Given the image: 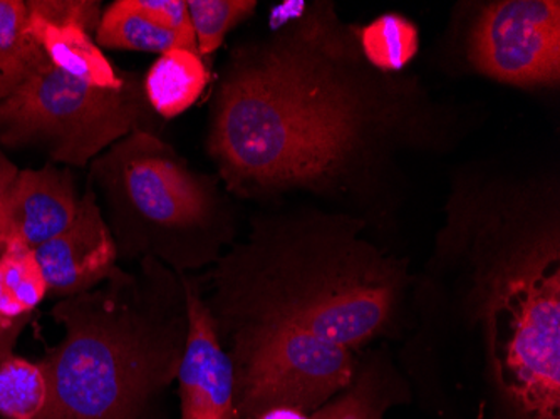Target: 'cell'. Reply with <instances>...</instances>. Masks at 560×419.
I'll return each instance as SVG.
<instances>
[{
	"label": "cell",
	"mask_w": 560,
	"mask_h": 419,
	"mask_svg": "<svg viewBox=\"0 0 560 419\" xmlns=\"http://www.w3.org/2000/svg\"><path fill=\"white\" fill-rule=\"evenodd\" d=\"M370 101L316 25L237 47L212 106L209 153L244 197L320 187L363 144Z\"/></svg>",
	"instance_id": "1"
},
{
	"label": "cell",
	"mask_w": 560,
	"mask_h": 419,
	"mask_svg": "<svg viewBox=\"0 0 560 419\" xmlns=\"http://www.w3.org/2000/svg\"><path fill=\"white\" fill-rule=\"evenodd\" d=\"M50 316L65 329L43 359L55 419H148L184 358L185 277L148 255L61 299Z\"/></svg>",
	"instance_id": "2"
},
{
	"label": "cell",
	"mask_w": 560,
	"mask_h": 419,
	"mask_svg": "<svg viewBox=\"0 0 560 419\" xmlns=\"http://www.w3.org/2000/svg\"><path fill=\"white\" fill-rule=\"evenodd\" d=\"M380 267L336 266L316 222L269 219L222 258L203 302L217 333L292 327L349 349L380 333L392 314L395 280Z\"/></svg>",
	"instance_id": "3"
},
{
	"label": "cell",
	"mask_w": 560,
	"mask_h": 419,
	"mask_svg": "<svg viewBox=\"0 0 560 419\" xmlns=\"http://www.w3.org/2000/svg\"><path fill=\"white\" fill-rule=\"evenodd\" d=\"M118 257L173 264V242L210 225L215 195L155 131L138 129L91 162Z\"/></svg>",
	"instance_id": "4"
},
{
	"label": "cell",
	"mask_w": 560,
	"mask_h": 419,
	"mask_svg": "<svg viewBox=\"0 0 560 419\" xmlns=\"http://www.w3.org/2000/svg\"><path fill=\"white\" fill-rule=\"evenodd\" d=\"M490 359L502 393L530 419H560L559 248L537 242L492 283Z\"/></svg>",
	"instance_id": "5"
},
{
	"label": "cell",
	"mask_w": 560,
	"mask_h": 419,
	"mask_svg": "<svg viewBox=\"0 0 560 419\" xmlns=\"http://www.w3.org/2000/svg\"><path fill=\"white\" fill-rule=\"evenodd\" d=\"M153 113L133 72L119 90H100L49 65L0 101V147L83 168L133 131H155Z\"/></svg>",
	"instance_id": "6"
},
{
	"label": "cell",
	"mask_w": 560,
	"mask_h": 419,
	"mask_svg": "<svg viewBox=\"0 0 560 419\" xmlns=\"http://www.w3.org/2000/svg\"><path fill=\"white\" fill-rule=\"evenodd\" d=\"M219 337L234 365L241 419L273 408L314 412L349 386L354 373L348 348L292 327H238Z\"/></svg>",
	"instance_id": "7"
},
{
	"label": "cell",
	"mask_w": 560,
	"mask_h": 419,
	"mask_svg": "<svg viewBox=\"0 0 560 419\" xmlns=\"http://www.w3.org/2000/svg\"><path fill=\"white\" fill-rule=\"evenodd\" d=\"M470 61L483 74L517 86L556 84L560 74L557 0H500L481 11Z\"/></svg>",
	"instance_id": "8"
},
{
	"label": "cell",
	"mask_w": 560,
	"mask_h": 419,
	"mask_svg": "<svg viewBox=\"0 0 560 419\" xmlns=\"http://www.w3.org/2000/svg\"><path fill=\"white\" fill-rule=\"evenodd\" d=\"M188 333L178 368L182 419H241L235 408L234 365L223 349L200 292L185 279Z\"/></svg>",
	"instance_id": "9"
},
{
	"label": "cell",
	"mask_w": 560,
	"mask_h": 419,
	"mask_svg": "<svg viewBox=\"0 0 560 419\" xmlns=\"http://www.w3.org/2000/svg\"><path fill=\"white\" fill-rule=\"evenodd\" d=\"M49 294L71 298L100 286L118 264V247L96 191L88 183L74 222L36 248Z\"/></svg>",
	"instance_id": "10"
},
{
	"label": "cell",
	"mask_w": 560,
	"mask_h": 419,
	"mask_svg": "<svg viewBox=\"0 0 560 419\" xmlns=\"http://www.w3.org/2000/svg\"><path fill=\"white\" fill-rule=\"evenodd\" d=\"M80 200L68 168L21 170L0 203L5 244L22 242L36 251L74 222Z\"/></svg>",
	"instance_id": "11"
},
{
	"label": "cell",
	"mask_w": 560,
	"mask_h": 419,
	"mask_svg": "<svg viewBox=\"0 0 560 419\" xmlns=\"http://www.w3.org/2000/svg\"><path fill=\"white\" fill-rule=\"evenodd\" d=\"M27 30L50 65L59 71L100 90H119L125 86L128 72L116 71L86 31L75 25L52 24L31 12Z\"/></svg>",
	"instance_id": "12"
},
{
	"label": "cell",
	"mask_w": 560,
	"mask_h": 419,
	"mask_svg": "<svg viewBox=\"0 0 560 419\" xmlns=\"http://www.w3.org/2000/svg\"><path fill=\"white\" fill-rule=\"evenodd\" d=\"M209 84V71L201 56L185 47L166 50L148 69L143 90L156 115L173 119L190 109Z\"/></svg>",
	"instance_id": "13"
},
{
	"label": "cell",
	"mask_w": 560,
	"mask_h": 419,
	"mask_svg": "<svg viewBox=\"0 0 560 419\" xmlns=\"http://www.w3.org/2000/svg\"><path fill=\"white\" fill-rule=\"evenodd\" d=\"M27 18L22 0H0V101L50 65L27 30Z\"/></svg>",
	"instance_id": "14"
},
{
	"label": "cell",
	"mask_w": 560,
	"mask_h": 419,
	"mask_svg": "<svg viewBox=\"0 0 560 419\" xmlns=\"http://www.w3.org/2000/svg\"><path fill=\"white\" fill-rule=\"evenodd\" d=\"M0 419H55V395L43 361H0Z\"/></svg>",
	"instance_id": "15"
},
{
	"label": "cell",
	"mask_w": 560,
	"mask_h": 419,
	"mask_svg": "<svg viewBox=\"0 0 560 419\" xmlns=\"http://www.w3.org/2000/svg\"><path fill=\"white\" fill-rule=\"evenodd\" d=\"M49 294L36 251L8 242L0 252V314L9 319L31 316Z\"/></svg>",
	"instance_id": "16"
},
{
	"label": "cell",
	"mask_w": 560,
	"mask_h": 419,
	"mask_svg": "<svg viewBox=\"0 0 560 419\" xmlns=\"http://www.w3.org/2000/svg\"><path fill=\"white\" fill-rule=\"evenodd\" d=\"M94 36L97 46L105 49L141 50L163 55L173 47H184L175 34L163 30L138 12L131 0H118L103 9Z\"/></svg>",
	"instance_id": "17"
},
{
	"label": "cell",
	"mask_w": 560,
	"mask_h": 419,
	"mask_svg": "<svg viewBox=\"0 0 560 419\" xmlns=\"http://www.w3.org/2000/svg\"><path fill=\"white\" fill-rule=\"evenodd\" d=\"M360 39L368 61L386 72L401 71L420 49L417 25L396 14L374 19L361 31Z\"/></svg>",
	"instance_id": "18"
},
{
	"label": "cell",
	"mask_w": 560,
	"mask_h": 419,
	"mask_svg": "<svg viewBox=\"0 0 560 419\" xmlns=\"http://www.w3.org/2000/svg\"><path fill=\"white\" fill-rule=\"evenodd\" d=\"M197 50L210 56L219 49L226 34L256 11L254 0H188Z\"/></svg>",
	"instance_id": "19"
},
{
	"label": "cell",
	"mask_w": 560,
	"mask_h": 419,
	"mask_svg": "<svg viewBox=\"0 0 560 419\" xmlns=\"http://www.w3.org/2000/svg\"><path fill=\"white\" fill-rule=\"evenodd\" d=\"M27 11L44 21L59 25H75L90 36L96 34L100 25L101 2L94 0H27Z\"/></svg>",
	"instance_id": "20"
},
{
	"label": "cell",
	"mask_w": 560,
	"mask_h": 419,
	"mask_svg": "<svg viewBox=\"0 0 560 419\" xmlns=\"http://www.w3.org/2000/svg\"><path fill=\"white\" fill-rule=\"evenodd\" d=\"M131 4L144 18L175 34L185 49L198 53L187 2L184 0H131Z\"/></svg>",
	"instance_id": "21"
},
{
	"label": "cell",
	"mask_w": 560,
	"mask_h": 419,
	"mask_svg": "<svg viewBox=\"0 0 560 419\" xmlns=\"http://www.w3.org/2000/svg\"><path fill=\"white\" fill-rule=\"evenodd\" d=\"M311 419H380L376 409L371 405L363 386L354 387L351 393L336 399L335 403L316 409Z\"/></svg>",
	"instance_id": "22"
},
{
	"label": "cell",
	"mask_w": 560,
	"mask_h": 419,
	"mask_svg": "<svg viewBox=\"0 0 560 419\" xmlns=\"http://www.w3.org/2000/svg\"><path fill=\"white\" fill-rule=\"evenodd\" d=\"M31 316L9 319L0 314V361L14 354L15 345L24 327L30 323Z\"/></svg>",
	"instance_id": "23"
},
{
	"label": "cell",
	"mask_w": 560,
	"mask_h": 419,
	"mask_svg": "<svg viewBox=\"0 0 560 419\" xmlns=\"http://www.w3.org/2000/svg\"><path fill=\"white\" fill-rule=\"evenodd\" d=\"M21 170L0 150V203L4 201L5 195L11 190L12 183L18 178Z\"/></svg>",
	"instance_id": "24"
},
{
	"label": "cell",
	"mask_w": 560,
	"mask_h": 419,
	"mask_svg": "<svg viewBox=\"0 0 560 419\" xmlns=\"http://www.w3.org/2000/svg\"><path fill=\"white\" fill-rule=\"evenodd\" d=\"M257 419H311L305 412L294 408H273L262 412Z\"/></svg>",
	"instance_id": "25"
},
{
	"label": "cell",
	"mask_w": 560,
	"mask_h": 419,
	"mask_svg": "<svg viewBox=\"0 0 560 419\" xmlns=\"http://www.w3.org/2000/svg\"><path fill=\"white\" fill-rule=\"evenodd\" d=\"M4 247H5L4 233H2V230H0V252L4 251Z\"/></svg>",
	"instance_id": "26"
}]
</instances>
